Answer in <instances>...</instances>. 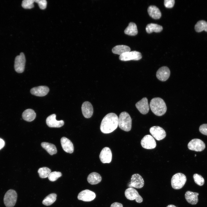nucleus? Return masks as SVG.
<instances>
[{
	"instance_id": "nucleus-26",
	"label": "nucleus",
	"mask_w": 207,
	"mask_h": 207,
	"mask_svg": "<svg viewBox=\"0 0 207 207\" xmlns=\"http://www.w3.org/2000/svg\"><path fill=\"white\" fill-rule=\"evenodd\" d=\"M41 146L50 155L55 154L57 152L56 146L54 144L46 142H43L41 144Z\"/></svg>"
},
{
	"instance_id": "nucleus-35",
	"label": "nucleus",
	"mask_w": 207,
	"mask_h": 207,
	"mask_svg": "<svg viewBox=\"0 0 207 207\" xmlns=\"http://www.w3.org/2000/svg\"><path fill=\"white\" fill-rule=\"evenodd\" d=\"M35 2L37 3L39 8L42 9H45L47 5V1L45 0H34Z\"/></svg>"
},
{
	"instance_id": "nucleus-34",
	"label": "nucleus",
	"mask_w": 207,
	"mask_h": 207,
	"mask_svg": "<svg viewBox=\"0 0 207 207\" xmlns=\"http://www.w3.org/2000/svg\"><path fill=\"white\" fill-rule=\"evenodd\" d=\"M34 0H24L22 1V7L25 9H31L34 7Z\"/></svg>"
},
{
	"instance_id": "nucleus-17",
	"label": "nucleus",
	"mask_w": 207,
	"mask_h": 207,
	"mask_svg": "<svg viewBox=\"0 0 207 207\" xmlns=\"http://www.w3.org/2000/svg\"><path fill=\"white\" fill-rule=\"evenodd\" d=\"M56 116L55 114H53L48 116L46 118V123L49 127L59 128L64 125V121L62 120H57L55 118Z\"/></svg>"
},
{
	"instance_id": "nucleus-13",
	"label": "nucleus",
	"mask_w": 207,
	"mask_h": 207,
	"mask_svg": "<svg viewBox=\"0 0 207 207\" xmlns=\"http://www.w3.org/2000/svg\"><path fill=\"white\" fill-rule=\"evenodd\" d=\"M144 185V180L140 175L135 174L132 175L130 183L129 185V187L139 189L142 188Z\"/></svg>"
},
{
	"instance_id": "nucleus-12",
	"label": "nucleus",
	"mask_w": 207,
	"mask_h": 207,
	"mask_svg": "<svg viewBox=\"0 0 207 207\" xmlns=\"http://www.w3.org/2000/svg\"><path fill=\"white\" fill-rule=\"evenodd\" d=\"M96 195L93 191L88 189L81 191L78 194L77 198L80 200L85 202H90L95 198Z\"/></svg>"
},
{
	"instance_id": "nucleus-37",
	"label": "nucleus",
	"mask_w": 207,
	"mask_h": 207,
	"mask_svg": "<svg viewBox=\"0 0 207 207\" xmlns=\"http://www.w3.org/2000/svg\"><path fill=\"white\" fill-rule=\"evenodd\" d=\"M199 130L203 134L207 135V124H203L200 125Z\"/></svg>"
},
{
	"instance_id": "nucleus-38",
	"label": "nucleus",
	"mask_w": 207,
	"mask_h": 207,
	"mask_svg": "<svg viewBox=\"0 0 207 207\" xmlns=\"http://www.w3.org/2000/svg\"><path fill=\"white\" fill-rule=\"evenodd\" d=\"M110 207H123V205L121 203L115 202L111 205Z\"/></svg>"
},
{
	"instance_id": "nucleus-22",
	"label": "nucleus",
	"mask_w": 207,
	"mask_h": 207,
	"mask_svg": "<svg viewBox=\"0 0 207 207\" xmlns=\"http://www.w3.org/2000/svg\"><path fill=\"white\" fill-rule=\"evenodd\" d=\"M149 16L153 19H159L161 16V13L159 9L155 5H150L147 9Z\"/></svg>"
},
{
	"instance_id": "nucleus-5",
	"label": "nucleus",
	"mask_w": 207,
	"mask_h": 207,
	"mask_svg": "<svg viewBox=\"0 0 207 207\" xmlns=\"http://www.w3.org/2000/svg\"><path fill=\"white\" fill-rule=\"evenodd\" d=\"M17 194L13 189H9L5 193L3 199L4 202L7 207H13L17 199Z\"/></svg>"
},
{
	"instance_id": "nucleus-9",
	"label": "nucleus",
	"mask_w": 207,
	"mask_h": 207,
	"mask_svg": "<svg viewBox=\"0 0 207 207\" xmlns=\"http://www.w3.org/2000/svg\"><path fill=\"white\" fill-rule=\"evenodd\" d=\"M124 194L126 198L129 200H135L137 202L139 203L143 201V199L138 191L133 188L129 187L125 191Z\"/></svg>"
},
{
	"instance_id": "nucleus-19",
	"label": "nucleus",
	"mask_w": 207,
	"mask_h": 207,
	"mask_svg": "<svg viewBox=\"0 0 207 207\" xmlns=\"http://www.w3.org/2000/svg\"><path fill=\"white\" fill-rule=\"evenodd\" d=\"M81 109L83 115L85 118H89L92 116L93 108L91 103L89 102H84L82 105Z\"/></svg>"
},
{
	"instance_id": "nucleus-7",
	"label": "nucleus",
	"mask_w": 207,
	"mask_h": 207,
	"mask_svg": "<svg viewBox=\"0 0 207 207\" xmlns=\"http://www.w3.org/2000/svg\"><path fill=\"white\" fill-rule=\"evenodd\" d=\"M142 57L141 53L136 51H133L124 53L120 55L119 59L120 60L126 61L131 60H138Z\"/></svg>"
},
{
	"instance_id": "nucleus-40",
	"label": "nucleus",
	"mask_w": 207,
	"mask_h": 207,
	"mask_svg": "<svg viewBox=\"0 0 207 207\" xmlns=\"http://www.w3.org/2000/svg\"><path fill=\"white\" fill-rule=\"evenodd\" d=\"M166 207H177L175 205L172 204L168 205Z\"/></svg>"
},
{
	"instance_id": "nucleus-15",
	"label": "nucleus",
	"mask_w": 207,
	"mask_h": 207,
	"mask_svg": "<svg viewBox=\"0 0 207 207\" xmlns=\"http://www.w3.org/2000/svg\"><path fill=\"white\" fill-rule=\"evenodd\" d=\"M137 109L141 113L143 114H147L149 110V106L146 97H143L135 104Z\"/></svg>"
},
{
	"instance_id": "nucleus-36",
	"label": "nucleus",
	"mask_w": 207,
	"mask_h": 207,
	"mask_svg": "<svg viewBox=\"0 0 207 207\" xmlns=\"http://www.w3.org/2000/svg\"><path fill=\"white\" fill-rule=\"evenodd\" d=\"M174 0H165L164 4L165 6L167 8H171L175 4Z\"/></svg>"
},
{
	"instance_id": "nucleus-10",
	"label": "nucleus",
	"mask_w": 207,
	"mask_h": 207,
	"mask_svg": "<svg viewBox=\"0 0 207 207\" xmlns=\"http://www.w3.org/2000/svg\"><path fill=\"white\" fill-rule=\"evenodd\" d=\"M141 144L143 147L147 149H154L156 146L155 139L152 136L149 135L144 137L141 141Z\"/></svg>"
},
{
	"instance_id": "nucleus-33",
	"label": "nucleus",
	"mask_w": 207,
	"mask_h": 207,
	"mask_svg": "<svg viewBox=\"0 0 207 207\" xmlns=\"http://www.w3.org/2000/svg\"><path fill=\"white\" fill-rule=\"evenodd\" d=\"M193 178L195 183L199 186L203 185L204 183V180L202 177L197 174L193 175Z\"/></svg>"
},
{
	"instance_id": "nucleus-27",
	"label": "nucleus",
	"mask_w": 207,
	"mask_h": 207,
	"mask_svg": "<svg viewBox=\"0 0 207 207\" xmlns=\"http://www.w3.org/2000/svg\"><path fill=\"white\" fill-rule=\"evenodd\" d=\"M124 33L130 36H135L138 33L137 26L136 24L133 22H130L124 31Z\"/></svg>"
},
{
	"instance_id": "nucleus-25",
	"label": "nucleus",
	"mask_w": 207,
	"mask_h": 207,
	"mask_svg": "<svg viewBox=\"0 0 207 207\" xmlns=\"http://www.w3.org/2000/svg\"><path fill=\"white\" fill-rule=\"evenodd\" d=\"M112 51L114 53L120 55L125 53L130 52L131 49L129 47L126 45H118L114 47Z\"/></svg>"
},
{
	"instance_id": "nucleus-16",
	"label": "nucleus",
	"mask_w": 207,
	"mask_h": 207,
	"mask_svg": "<svg viewBox=\"0 0 207 207\" xmlns=\"http://www.w3.org/2000/svg\"><path fill=\"white\" fill-rule=\"evenodd\" d=\"M170 74V69L167 66H162L160 68L156 73V76L159 80L162 81L166 80Z\"/></svg>"
},
{
	"instance_id": "nucleus-6",
	"label": "nucleus",
	"mask_w": 207,
	"mask_h": 207,
	"mask_svg": "<svg viewBox=\"0 0 207 207\" xmlns=\"http://www.w3.org/2000/svg\"><path fill=\"white\" fill-rule=\"evenodd\" d=\"M26 62V59L24 54L23 52L20 53V55L17 56L14 61V68L16 72L21 73L24 71Z\"/></svg>"
},
{
	"instance_id": "nucleus-14",
	"label": "nucleus",
	"mask_w": 207,
	"mask_h": 207,
	"mask_svg": "<svg viewBox=\"0 0 207 207\" xmlns=\"http://www.w3.org/2000/svg\"><path fill=\"white\" fill-rule=\"evenodd\" d=\"M112 154L110 149L108 147L103 148L99 155L101 162L103 163H110L112 159Z\"/></svg>"
},
{
	"instance_id": "nucleus-8",
	"label": "nucleus",
	"mask_w": 207,
	"mask_h": 207,
	"mask_svg": "<svg viewBox=\"0 0 207 207\" xmlns=\"http://www.w3.org/2000/svg\"><path fill=\"white\" fill-rule=\"evenodd\" d=\"M188 148L191 150L196 152H201L205 148V145L201 140L194 139L190 141L187 145Z\"/></svg>"
},
{
	"instance_id": "nucleus-1",
	"label": "nucleus",
	"mask_w": 207,
	"mask_h": 207,
	"mask_svg": "<svg viewBox=\"0 0 207 207\" xmlns=\"http://www.w3.org/2000/svg\"><path fill=\"white\" fill-rule=\"evenodd\" d=\"M118 118L115 113H110L106 115L101 123L100 129L101 132L105 134L113 132L118 127Z\"/></svg>"
},
{
	"instance_id": "nucleus-23",
	"label": "nucleus",
	"mask_w": 207,
	"mask_h": 207,
	"mask_svg": "<svg viewBox=\"0 0 207 207\" xmlns=\"http://www.w3.org/2000/svg\"><path fill=\"white\" fill-rule=\"evenodd\" d=\"M101 179L100 174L95 172L90 174L87 178L88 182L91 185H95L99 183L101 181Z\"/></svg>"
},
{
	"instance_id": "nucleus-31",
	"label": "nucleus",
	"mask_w": 207,
	"mask_h": 207,
	"mask_svg": "<svg viewBox=\"0 0 207 207\" xmlns=\"http://www.w3.org/2000/svg\"><path fill=\"white\" fill-rule=\"evenodd\" d=\"M51 171V170L49 168L44 167L39 168L38 172L40 178H44L48 177Z\"/></svg>"
},
{
	"instance_id": "nucleus-30",
	"label": "nucleus",
	"mask_w": 207,
	"mask_h": 207,
	"mask_svg": "<svg viewBox=\"0 0 207 207\" xmlns=\"http://www.w3.org/2000/svg\"><path fill=\"white\" fill-rule=\"evenodd\" d=\"M57 195L54 193L49 194L42 201L43 204L49 206L53 204L56 199Z\"/></svg>"
},
{
	"instance_id": "nucleus-24",
	"label": "nucleus",
	"mask_w": 207,
	"mask_h": 207,
	"mask_svg": "<svg viewBox=\"0 0 207 207\" xmlns=\"http://www.w3.org/2000/svg\"><path fill=\"white\" fill-rule=\"evenodd\" d=\"M22 117L25 120L31 122L34 120L36 117V114L34 110L28 109L25 110L22 114Z\"/></svg>"
},
{
	"instance_id": "nucleus-11",
	"label": "nucleus",
	"mask_w": 207,
	"mask_h": 207,
	"mask_svg": "<svg viewBox=\"0 0 207 207\" xmlns=\"http://www.w3.org/2000/svg\"><path fill=\"white\" fill-rule=\"evenodd\" d=\"M150 132L153 136L158 141L164 139L166 135L165 130L159 126H154L152 127L150 129Z\"/></svg>"
},
{
	"instance_id": "nucleus-20",
	"label": "nucleus",
	"mask_w": 207,
	"mask_h": 207,
	"mask_svg": "<svg viewBox=\"0 0 207 207\" xmlns=\"http://www.w3.org/2000/svg\"><path fill=\"white\" fill-rule=\"evenodd\" d=\"M62 146L63 150L66 152L71 154L74 150L73 144L68 139L65 137H62L60 140Z\"/></svg>"
},
{
	"instance_id": "nucleus-32",
	"label": "nucleus",
	"mask_w": 207,
	"mask_h": 207,
	"mask_svg": "<svg viewBox=\"0 0 207 207\" xmlns=\"http://www.w3.org/2000/svg\"><path fill=\"white\" fill-rule=\"evenodd\" d=\"M62 174L60 172L54 171L51 172L48 177L50 181H54L62 176Z\"/></svg>"
},
{
	"instance_id": "nucleus-2",
	"label": "nucleus",
	"mask_w": 207,
	"mask_h": 207,
	"mask_svg": "<svg viewBox=\"0 0 207 207\" xmlns=\"http://www.w3.org/2000/svg\"><path fill=\"white\" fill-rule=\"evenodd\" d=\"M150 106L152 111L157 116H162L166 111V103L164 100L160 97L152 99L150 101Z\"/></svg>"
},
{
	"instance_id": "nucleus-3",
	"label": "nucleus",
	"mask_w": 207,
	"mask_h": 207,
	"mask_svg": "<svg viewBox=\"0 0 207 207\" xmlns=\"http://www.w3.org/2000/svg\"><path fill=\"white\" fill-rule=\"evenodd\" d=\"M118 125L121 129L124 131H129L131 130L132 119L127 112H123L120 114L118 118Z\"/></svg>"
},
{
	"instance_id": "nucleus-29",
	"label": "nucleus",
	"mask_w": 207,
	"mask_h": 207,
	"mask_svg": "<svg viewBox=\"0 0 207 207\" xmlns=\"http://www.w3.org/2000/svg\"><path fill=\"white\" fill-rule=\"evenodd\" d=\"M195 29L198 32L203 30L207 32V22L204 20L199 21L195 25Z\"/></svg>"
},
{
	"instance_id": "nucleus-28",
	"label": "nucleus",
	"mask_w": 207,
	"mask_h": 207,
	"mask_svg": "<svg viewBox=\"0 0 207 207\" xmlns=\"http://www.w3.org/2000/svg\"><path fill=\"white\" fill-rule=\"evenodd\" d=\"M146 32L148 33H151L153 32H161L162 29V27L160 25L154 23H150L148 24L145 28Z\"/></svg>"
},
{
	"instance_id": "nucleus-39",
	"label": "nucleus",
	"mask_w": 207,
	"mask_h": 207,
	"mask_svg": "<svg viewBox=\"0 0 207 207\" xmlns=\"http://www.w3.org/2000/svg\"><path fill=\"white\" fill-rule=\"evenodd\" d=\"M5 144V143L4 140L0 138V150L4 147Z\"/></svg>"
},
{
	"instance_id": "nucleus-4",
	"label": "nucleus",
	"mask_w": 207,
	"mask_h": 207,
	"mask_svg": "<svg viewBox=\"0 0 207 207\" xmlns=\"http://www.w3.org/2000/svg\"><path fill=\"white\" fill-rule=\"evenodd\" d=\"M186 181V177L185 175L181 173H177L172 178L171 186L175 189H181L184 186Z\"/></svg>"
},
{
	"instance_id": "nucleus-21",
	"label": "nucleus",
	"mask_w": 207,
	"mask_h": 207,
	"mask_svg": "<svg viewBox=\"0 0 207 207\" xmlns=\"http://www.w3.org/2000/svg\"><path fill=\"white\" fill-rule=\"evenodd\" d=\"M199 193L190 191H187L185 194V198L187 201L189 203L194 205L198 202V196Z\"/></svg>"
},
{
	"instance_id": "nucleus-18",
	"label": "nucleus",
	"mask_w": 207,
	"mask_h": 207,
	"mask_svg": "<svg viewBox=\"0 0 207 207\" xmlns=\"http://www.w3.org/2000/svg\"><path fill=\"white\" fill-rule=\"evenodd\" d=\"M49 91V88L45 86H41L34 87L32 88L30 90V92L32 95L39 97L46 95Z\"/></svg>"
}]
</instances>
